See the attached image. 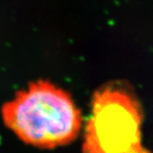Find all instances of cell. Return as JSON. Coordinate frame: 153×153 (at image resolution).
<instances>
[{"mask_svg":"<svg viewBox=\"0 0 153 153\" xmlns=\"http://www.w3.org/2000/svg\"><path fill=\"white\" fill-rule=\"evenodd\" d=\"M2 117L23 142L43 149L70 144L82 128V115L71 95L44 80L18 91L3 105Z\"/></svg>","mask_w":153,"mask_h":153,"instance_id":"obj_1","label":"cell"},{"mask_svg":"<svg viewBox=\"0 0 153 153\" xmlns=\"http://www.w3.org/2000/svg\"><path fill=\"white\" fill-rule=\"evenodd\" d=\"M142 107L129 86L111 82L94 94L82 151L87 153H141Z\"/></svg>","mask_w":153,"mask_h":153,"instance_id":"obj_2","label":"cell"}]
</instances>
